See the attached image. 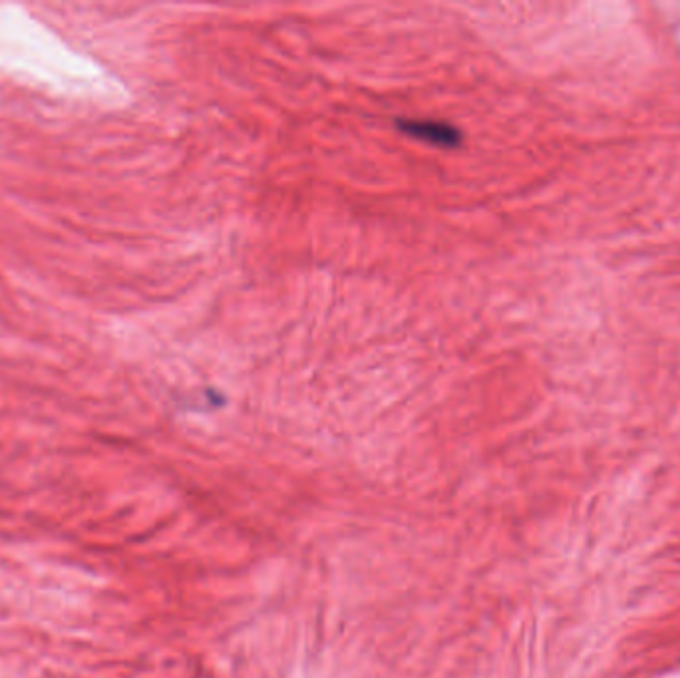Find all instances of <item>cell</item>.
Instances as JSON below:
<instances>
[{"label":"cell","instance_id":"obj_1","mask_svg":"<svg viewBox=\"0 0 680 678\" xmlns=\"http://www.w3.org/2000/svg\"><path fill=\"white\" fill-rule=\"evenodd\" d=\"M398 130L414 140H422L436 148H458L462 132L456 126L434 120H400Z\"/></svg>","mask_w":680,"mask_h":678}]
</instances>
